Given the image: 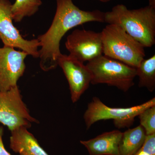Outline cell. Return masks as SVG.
I'll use <instances>...</instances> for the list:
<instances>
[{"mask_svg": "<svg viewBox=\"0 0 155 155\" xmlns=\"http://www.w3.org/2000/svg\"><path fill=\"white\" fill-rule=\"evenodd\" d=\"M33 122L39 123L31 116L18 85L6 91H0V123L12 131L20 127L29 128Z\"/></svg>", "mask_w": 155, "mask_h": 155, "instance_id": "6", "label": "cell"}, {"mask_svg": "<svg viewBox=\"0 0 155 155\" xmlns=\"http://www.w3.org/2000/svg\"><path fill=\"white\" fill-rule=\"evenodd\" d=\"M41 4V0H16L11 7L13 20L19 22L25 17L32 16Z\"/></svg>", "mask_w": 155, "mask_h": 155, "instance_id": "15", "label": "cell"}, {"mask_svg": "<svg viewBox=\"0 0 155 155\" xmlns=\"http://www.w3.org/2000/svg\"><path fill=\"white\" fill-rule=\"evenodd\" d=\"M10 147L19 155H50L39 143L28 128L20 127L11 131Z\"/></svg>", "mask_w": 155, "mask_h": 155, "instance_id": "12", "label": "cell"}, {"mask_svg": "<svg viewBox=\"0 0 155 155\" xmlns=\"http://www.w3.org/2000/svg\"><path fill=\"white\" fill-rule=\"evenodd\" d=\"M155 105V97L145 103L126 108L111 107L106 105L98 97H94L87 105L83 118L87 129L101 120L113 119L119 129L129 127L133 125L135 117L147 108Z\"/></svg>", "mask_w": 155, "mask_h": 155, "instance_id": "5", "label": "cell"}, {"mask_svg": "<svg viewBox=\"0 0 155 155\" xmlns=\"http://www.w3.org/2000/svg\"><path fill=\"white\" fill-rule=\"evenodd\" d=\"M101 2H109L110 0H99Z\"/></svg>", "mask_w": 155, "mask_h": 155, "instance_id": "20", "label": "cell"}, {"mask_svg": "<svg viewBox=\"0 0 155 155\" xmlns=\"http://www.w3.org/2000/svg\"><path fill=\"white\" fill-rule=\"evenodd\" d=\"M122 133L119 130H111L80 142L87 150L89 155H118Z\"/></svg>", "mask_w": 155, "mask_h": 155, "instance_id": "11", "label": "cell"}, {"mask_svg": "<svg viewBox=\"0 0 155 155\" xmlns=\"http://www.w3.org/2000/svg\"><path fill=\"white\" fill-rule=\"evenodd\" d=\"M149 6L155 9V0H149Z\"/></svg>", "mask_w": 155, "mask_h": 155, "instance_id": "19", "label": "cell"}, {"mask_svg": "<svg viewBox=\"0 0 155 155\" xmlns=\"http://www.w3.org/2000/svg\"><path fill=\"white\" fill-rule=\"evenodd\" d=\"M136 69L139 78L138 86L146 87L150 92L155 88V55L149 59H143Z\"/></svg>", "mask_w": 155, "mask_h": 155, "instance_id": "14", "label": "cell"}, {"mask_svg": "<svg viewBox=\"0 0 155 155\" xmlns=\"http://www.w3.org/2000/svg\"><path fill=\"white\" fill-rule=\"evenodd\" d=\"M11 7L8 0H0V39L4 46L18 48L34 58H38L39 42L37 39L28 40L22 37L13 24Z\"/></svg>", "mask_w": 155, "mask_h": 155, "instance_id": "7", "label": "cell"}, {"mask_svg": "<svg viewBox=\"0 0 155 155\" xmlns=\"http://www.w3.org/2000/svg\"><path fill=\"white\" fill-rule=\"evenodd\" d=\"M104 22L121 27L144 47L155 44V9L149 5L128 10L123 5L114 6L104 13Z\"/></svg>", "mask_w": 155, "mask_h": 155, "instance_id": "2", "label": "cell"}, {"mask_svg": "<svg viewBox=\"0 0 155 155\" xmlns=\"http://www.w3.org/2000/svg\"><path fill=\"white\" fill-rule=\"evenodd\" d=\"M57 10L49 28L39 35L38 50L40 66L43 70L55 69L61 54L60 42L68 31L78 25L90 22H104V13L95 10L87 11L75 6L72 0H56Z\"/></svg>", "mask_w": 155, "mask_h": 155, "instance_id": "1", "label": "cell"}, {"mask_svg": "<svg viewBox=\"0 0 155 155\" xmlns=\"http://www.w3.org/2000/svg\"><path fill=\"white\" fill-rule=\"evenodd\" d=\"M134 155H150L148 153H147L146 152L140 149L139 150L137 153Z\"/></svg>", "mask_w": 155, "mask_h": 155, "instance_id": "18", "label": "cell"}, {"mask_svg": "<svg viewBox=\"0 0 155 155\" xmlns=\"http://www.w3.org/2000/svg\"><path fill=\"white\" fill-rule=\"evenodd\" d=\"M91 72L92 84H106L127 92L134 85L136 69L102 55L86 64Z\"/></svg>", "mask_w": 155, "mask_h": 155, "instance_id": "4", "label": "cell"}, {"mask_svg": "<svg viewBox=\"0 0 155 155\" xmlns=\"http://www.w3.org/2000/svg\"><path fill=\"white\" fill-rule=\"evenodd\" d=\"M58 66L62 68L68 81L72 102H77L91 83V72L83 62L69 55L61 54Z\"/></svg>", "mask_w": 155, "mask_h": 155, "instance_id": "10", "label": "cell"}, {"mask_svg": "<svg viewBox=\"0 0 155 155\" xmlns=\"http://www.w3.org/2000/svg\"><path fill=\"white\" fill-rule=\"evenodd\" d=\"M103 54L136 68L145 57L144 47L115 24H108L101 32Z\"/></svg>", "mask_w": 155, "mask_h": 155, "instance_id": "3", "label": "cell"}, {"mask_svg": "<svg viewBox=\"0 0 155 155\" xmlns=\"http://www.w3.org/2000/svg\"><path fill=\"white\" fill-rule=\"evenodd\" d=\"M3 133V127L0 126V155H12L6 150L4 146L2 139Z\"/></svg>", "mask_w": 155, "mask_h": 155, "instance_id": "17", "label": "cell"}, {"mask_svg": "<svg viewBox=\"0 0 155 155\" xmlns=\"http://www.w3.org/2000/svg\"><path fill=\"white\" fill-rule=\"evenodd\" d=\"M146 134L141 125L129 128L122 133L118 155H134L143 144Z\"/></svg>", "mask_w": 155, "mask_h": 155, "instance_id": "13", "label": "cell"}, {"mask_svg": "<svg viewBox=\"0 0 155 155\" xmlns=\"http://www.w3.org/2000/svg\"><path fill=\"white\" fill-rule=\"evenodd\" d=\"M138 117L146 135L155 133V105L147 108Z\"/></svg>", "mask_w": 155, "mask_h": 155, "instance_id": "16", "label": "cell"}, {"mask_svg": "<svg viewBox=\"0 0 155 155\" xmlns=\"http://www.w3.org/2000/svg\"><path fill=\"white\" fill-rule=\"evenodd\" d=\"M28 54L4 46L0 48V91H6L17 86L25 72V60Z\"/></svg>", "mask_w": 155, "mask_h": 155, "instance_id": "9", "label": "cell"}, {"mask_svg": "<svg viewBox=\"0 0 155 155\" xmlns=\"http://www.w3.org/2000/svg\"><path fill=\"white\" fill-rule=\"evenodd\" d=\"M65 45L69 55L83 63L103 54L101 32L75 29L67 37Z\"/></svg>", "mask_w": 155, "mask_h": 155, "instance_id": "8", "label": "cell"}]
</instances>
